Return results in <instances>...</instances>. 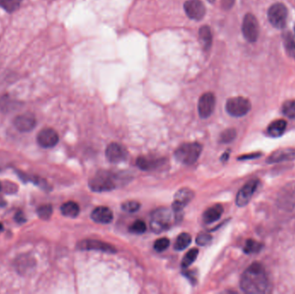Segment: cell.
<instances>
[{
  "mask_svg": "<svg viewBox=\"0 0 295 294\" xmlns=\"http://www.w3.org/2000/svg\"><path fill=\"white\" fill-rule=\"evenodd\" d=\"M240 287L246 294H264L271 291L269 276L259 262H254L244 271L241 277Z\"/></svg>",
  "mask_w": 295,
  "mask_h": 294,
  "instance_id": "6da1fadb",
  "label": "cell"
},
{
  "mask_svg": "<svg viewBox=\"0 0 295 294\" xmlns=\"http://www.w3.org/2000/svg\"><path fill=\"white\" fill-rule=\"evenodd\" d=\"M182 218V211H175L173 209L162 207L153 212L150 228L154 232H163L169 230L174 223L181 221Z\"/></svg>",
  "mask_w": 295,
  "mask_h": 294,
  "instance_id": "7a4b0ae2",
  "label": "cell"
},
{
  "mask_svg": "<svg viewBox=\"0 0 295 294\" xmlns=\"http://www.w3.org/2000/svg\"><path fill=\"white\" fill-rule=\"evenodd\" d=\"M118 176L108 171H98L89 181V187L94 192H109L117 187Z\"/></svg>",
  "mask_w": 295,
  "mask_h": 294,
  "instance_id": "3957f363",
  "label": "cell"
},
{
  "mask_svg": "<svg viewBox=\"0 0 295 294\" xmlns=\"http://www.w3.org/2000/svg\"><path fill=\"white\" fill-rule=\"evenodd\" d=\"M201 151L202 146L199 143H185L179 147L175 151V156L178 162L186 165H192L198 160Z\"/></svg>",
  "mask_w": 295,
  "mask_h": 294,
  "instance_id": "277c9868",
  "label": "cell"
},
{
  "mask_svg": "<svg viewBox=\"0 0 295 294\" xmlns=\"http://www.w3.org/2000/svg\"><path fill=\"white\" fill-rule=\"evenodd\" d=\"M288 9L283 3H274L268 10V19L276 29H284L288 20Z\"/></svg>",
  "mask_w": 295,
  "mask_h": 294,
  "instance_id": "5b68a950",
  "label": "cell"
},
{
  "mask_svg": "<svg viewBox=\"0 0 295 294\" xmlns=\"http://www.w3.org/2000/svg\"><path fill=\"white\" fill-rule=\"evenodd\" d=\"M225 109L230 116L240 117L245 116L250 111L251 109V103L246 98H231L226 102Z\"/></svg>",
  "mask_w": 295,
  "mask_h": 294,
  "instance_id": "8992f818",
  "label": "cell"
},
{
  "mask_svg": "<svg viewBox=\"0 0 295 294\" xmlns=\"http://www.w3.org/2000/svg\"><path fill=\"white\" fill-rule=\"evenodd\" d=\"M242 32L244 38L249 42H255L259 37V23L256 16L251 13H247L243 18Z\"/></svg>",
  "mask_w": 295,
  "mask_h": 294,
  "instance_id": "52a82bcc",
  "label": "cell"
},
{
  "mask_svg": "<svg viewBox=\"0 0 295 294\" xmlns=\"http://www.w3.org/2000/svg\"><path fill=\"white\" fill-rule=\"evenodd\" d=\"M259 185V181L254 179L251 181H248L246 184L241 188L240 191L238 192L236 198V203L238 206H245L250 202L251 197L253 196L256 188Z\"/></svg>",
  "mask_w": 295,
  "mask_h": 294,
  "instance_id": "ba28073f",
  "label": "cell"
},
{
  "mask_svg": "<svg viewBox=\"0 0 295 294\" xmlns=\"http://www.w3.org/2000/svg\"><path fill=\"white\" fill-rule=\"evenodd\" d=\"M216 98L212 93H205L198 100V114L201 118H207L214 111Z\"/></svg>",
  "mask_w": 295,
  "mask_h": 294,
  "instance_id": "9c48e42d",
  "label": "cell"
},
{
  "mask_svg": "<svg viewBox=\"0 0 295 294\" xmlns=\"http://www.w3.org/2000/svg\"><path fill=\"white\" fill-rule=\"evenodd\" d=\"M184 10L189 18L199 21L205 15V7L200 0H188L184 3Z\"/></svg>",
  "mask_w": 295,
  "mask_h": 294,
  "instance_id": "30bf717a",
  "label": "cell"
},
{
  "mask_svg": "<svg viewBox=\"0 0 295 294\" xmlns=\"http://www.w3.org/2000/svg\"><path fill=\"white\" fill-rule=\"evenodd\" d=\"M127 151L125 148H123V146L116 143V142H112L108 145L105 150V155L108 161L112 163H119V162L125 161L127 158Z\"/></svg>",
  "mask_w": 295,
  "mask_h": 294,
  "instance_id": "8fae6325",
  "label": "cell"
},
{
  "mask_svg": "<svg viewBox=\"0 0 295 294\" xmlns=\"http://www.w3.org/2000/svg\"><path fill=\"white\" fill-rule=\"evenodd\" d=\"M37 142L42 148L49 149L55 147L59 142L57 132L50 128L43 129L37 135Z\"/></svg>",
  "mask_w": 295,
  "mask_h": 294,
  "instance_id": "7c38bea8",
  "label": "cell"
},
{
  "mask_svg": "<svg viewBox=\"0 0 295 294\" xmlns=\"http://www.w3.org/2000/svg\"><path fill=\"white\" fill-rule=\"evenodd\" d=\"M195 197L194 192L188 188H182L175 195V200L172 204V209L175 211H182L183 208Z\"/></svg>",
  "mask_w": 295,
  "mask_h": 294,
  "instance_id": "4fadbf2b",
  "label": "cell"
},
{
  "mask_svg": "<svg viewBox=\"0 0 295 294\" xmlns=\"http://www.w3.org/2000/svg\"><path fill=\"white\" fill-rule=\"evenodd\" d=\"M78 248L82 250H99L111 254L116 252V249L113 246L96 240H84L79 243Z\"/></svg>",
  "mask_w": 295,
  "mask_h": 294,
  "instance_id": "5bb4252c",
  "label": "cell"
},
{
  "mask_svg": "<svg viewBox=\"0 0 295 294\" xmlns=\"http://www.w3.org/2000/svg\"><path fill=\"white\" fill-rule=\"evenodd\" d=\"M14 125L21 132H29L36 127V120L32 114H23L16 116Z\"/></svg>",
  "mask_w": 295,
  "mask_h": 294,
  "instance_id": "9a60e30c",
  "label": "cell"
},
{
  "mask_svg": "<svg viewBox=\"0 0 295 294\" xmlns=\"http://www.w3.org/2000/svg\"><path fill=\"white\" fill-rule=\"evenodd\" d=\"M293 160H295V149H283L272 153L269 158L267 159V162L272 164Z\"/></svg>",
  "mask_w": 295,
  "mask_h": 294,
  "instance_id": "2e32d148",
  "label": "cell"
},
{
  "mask_svg": "<svg viewBox=\"0 0 295 294\" xmlns=\"http://www.w3.org/2000/svg\"><path fill=\"white\" fill-rule=\"evenodd\" d=\"M92 219L98 223H109L113 219L112 211L105 206H98L95 208L91 214Z\"/></svg>",
  "mask_w": 295,
  "mask_h": 294,
  "instance_id": "e0dca14e",
  "label": "cell"
},
{
  "mask_svg": "<svg viewBox=\"0 0 295 294\" xmlns=\"http://www.w3.org/2000/svg\"><path fill=\"white\" fill-rule=\"evenodd\" d=\"M163 164L162 159H149L146 157H139L136 160V165L143 171H150L159 168Z\"/></svg>",
  "mask_w": 295,
  "mask_h": 294,
  "instance_id": "ac0fdd59",
  "label": "cell"
},
{
  "mask_svg": "<svg viewBox=\"0 0 295 294\" xmlns=\"http://www.w3.org/2000/svg\"><path fill=\"white\" fill-rule=\"evenodd\" d=\"M224 209L221 204H215L204 211L203 220L205 223H211L220 218Z\"/></svg>",
  "mask_w": 295,
  "mask_h": 294,
  "instance_id": "d6986e66",
  "label": "cell"
},
{
  "mask_svg": "<svg viewBox=\"0 0 295 294\" xmlns=\"http://www.w3.org/2000/svg\"><path fill=\"white\" fill-rule=\"evenodd\" d=\"M287 128V122L285 120L278 119L274 121L268 127V133L273 137H279L285 132Z\"/></svg>",
  "mask_w": 295,
  "mask_h": 294,
  "instance_id": "ffe728a7",
  "label": "cell"
},
{
  "mask_svg": "<svg viewBox=\"0 0 295 294\" xmlns=\"http://www.w3.org/2000/svg\"><path fill=\"white\" fill-rule=\"evenodd\" d=\"M199 39L202 42V45L204 50H209L211 49L212 44V34H211V28L207 25H204L200 27L199 31Z\"/></svg>",
  "mask_w": 295,
  "mask_h": 294,
  "instance_id": "44dd1931",
  "label": "cell"
},
{
  "mask_svg": "<svg viewBox=\"0 0 295 294\" xmlns=\"http://www.w3.org/2000/svg\"><path fill=\"white\" fill-rule=\"evenodd\" d=\"M62 215L68 217H76L80 213V207L74 201H68L62 204L61 207Z\"/></svg>",
  "mask_w": 295,
  "mask_h": 294,
  "instance_id": "7402d4cb",
  "label": "cell"
},
{
  "mask_svg": "<svg viewBox=\"0 0 295 294\" xmlns=\"http://www.w3.org/2000/svg\"><path fill=\"white\" fill-rule=\"evenodd\" d=\"M192 237L188 233H182L180 236L177 237V239L175 241V249L176 250H183L186 248H188V246L191 243Z\"/></svg>",
  "mask_w": 295,
  "mask_h": 294,
  "instance_id": "603a6c76",
  "label": "cell"
},
{
  "mask_svg": "<svg viewBox=\"0 0 295 294\" xmlns=\"http://www.w3.org/2000/svg\"><path fill=\"white\" fill-rule=\"evenodd\" d=\"M284 46L288 55L295 60V42L291 33H287L284 35Z\"/></svg>",
  "mask_w": 295,
  "mask_h": 294,
  "instance_id": "cb8c5ba5",
  "label": "cell"
},
{
  "mask_svg": "<svg viewBox=\"0 0 295 294\" xmlns=\"http://www.w3.org/2000/svg\"><path fill=\"white\" fill-rule=\"evenodd\" d=\"M23 0H0V7L7 12L11 13L19 8Z\"/></svg>",
  "mask_w": 295,
  "mask_h": 294,
  "instance_id": "d4e9b609",
  "label": "cell"
},
{
  "mask_svg": "<svg viewBox=\"0 0 295 294\" xmlns=\"http://www.w3.org/2000/svg\"><path fill=\"white\" fill-rule=\"evenodd\" d=\"M198 249H192L186 254L185 256L182 260V267L184 269H187L189 266H191L198 256Z\"/></svg>",
  "mask_w": 295,
  "mask_h": 294,
  "instance_id": "484cf974",
  "label": "cell"
},
{
  "mask_svg": "<svg viewBox=\"0 0 295 294\" xmlns=\"http://www.w3.org/2000/svg\"><path fill=\"white\" fill-rule=\"evenodd\" d=\"M263 249V244L256 242L255 240H247L245 246L243 248V251L246 254H254V253H258Z\"/></svg>",
  "mask_w": 295,
  "mask_h": 294,
  "instance_id": "4316f807",
  "label": "cell"
},
{
  "mask_svg": "<svg viewBox=\"0 0 295 294\" xmlns=\"http://www.w3.org/2000/svg\"><path fill=\"white\" fill-rule=\"evenodd\" d=\"M282 113L284 114L287 117L295 119V100L286 101L285 103L282 104Z\"/></svg>",
  "mask_w": 295,
  "mask_h": 294,
  "instance_id": "83f0119b",
  "label": "cell"
},
{
  "mask_svg": "<svg viewBox=\"0 0 295 294\" xmlns=\"http://www.w3.org/2000/svg\"><path fill=\"white\" fill-rule=\"evenodd\" d=\"M53 213V208L50 204H44L37 209V215L42 220L49 219Z\"/></svg>",
  "mask_w": 295,
  "mask_h": 294,
  "instance_id": "f1b7e54d",
  "label": "cell"
},
{
  "mask_svg": "<svg viewBox=\"0 0 295 294\" xmlns=\"http://www.w3.org/2000/svg\"><path fill=\"white\" fill-rule=\"evenodd\" d=\"M129 230L130 232L134 233V234H143L146 231V223L142 220H136L130 225Z\"/></svg>",
  "mask_w": 295,
  "mask_h": 294,
  "instance_id": "f546056e",
  "label": "cell"
},
{
  "mask_svg": "<svg viewBox=\"0 0 295 294\" xmlns=\"http://www.w3.org/2000/svg\"><path fill=\"white\" fill-rule=\"evenodd\" d=\"M237 136V132L234 129H228L224 130V132L221 134L220 142L223 143H229L232 142Z\"/></svg>",
  "mask_w": 295,
  "mask_h": 294,
  "instance_id": "4dcf8cb0",
  "label": "cell"
},
{
  "mask_svg": "<svg viewBox=\"0 0 295 294\" xmlns=\"http://www.w3.org/2000/svg\"><path fill=\"white\" fill-rule=\"evenodd\" d=\"M282 204L285 205H295V190H289L286 193L285 195L282 196Z\"/></svg>",
  "mask_w": 295,
  "mask_h": 294,
  "instance_id": "1f68e13d",
  "label": "cell"
},
{
  "mask_svg": "<svg viewBox=\"0 0 295 294\" xmlns=\"http://www.w3.org/2000/svg\"><path fill=\"white\" fill-rule=\"evenodd\" d=\"M169 243L170 242L168 238H166V237L160 238V239L156 240V243H154V249L157 252H163L169 248Z\"/></svg>",
  "mask_w": 295,
  "mask_h": 294,
  "instance_id": "d6a6232c",
  "label": "cell"
},
{
  "mask_svg": "<svg viewBox=\"0 0 295 294\" xmlns=\"http://www.w3.org/2000/svg\"><path fill=\"white\" fill-rule=\"evenodd\" d=\"M122 209L127 212H136L140 209V204L136 201H127L122 204Z\"/></svg>",
  "mask_w": 295,
  "mask_h": 294,
  "instance_id": "836d02e7",
  "label": "cell"
},
{
  "mask_svg": "<svg viewBox=\"0 0 295 294\" xmlns=\"http://www.w3.org/2000/svg\"><path fill=\"white\" fill-rule=\"evenodd\" d=\"M211 236L210 234L205 232H201L198 234L196 238V243L198 245L205 246L211 243Z\"/></svg>",
  "mask_w": 295,
  "mask_h": 294,
  "instance_id": "e575fe53",
  "label": "cell"
},
{
  "mask_svg": "<svg viewBox=\"0 0 295 294\" xmlns=\"http://www.w3.org/2000/svg\"><path fill=\"white\" fill-rule=\"evenodd\" d=\"M235 3V0H222L221 1V5L224 10H230Z\"/></svg>",
  "mask_w": 295,
  "mask_h": 294,
  "instance_id": "d590c367",
  "label": "cell"
},
{
  "mask_svg": "<svg viewBox=\"0 0 295 294\" xmlns=\"http://www.w3.org/2000/svg\"><path fill=\"white\" fill-rule=\"evenodd\" d=\"M261 154L259 153H254V154H250V155H242L241 157L238 158V160H250V159L258 158Z\"/></svg>",
  "mask_w": 295,
  "mask_h": 294,
  "instance_id": "8d00e7d4",
  "label": "cell"
},
{
  "mask_svg": "<svg viewBox=\"0 0 295 294\" xmlns=\"http://www.w3.org/2000/svg\"><path fill=\"white\" fill-rule=\"evenodd\" d=\"M15 219H16V222L17 223H22L23 222H25L26 219H25V217L23 216V212L22 211H19V212H17L16 214V216H15Z\"/></svg>",
  "mask_w": 295,
  "mask_h": 294,
  "instance_id": "74e56055",
  "label": "cell"
},
{
  "mask_svg": "<svg viewBox=\"0 0 295 294\" xmlns=\"http://www.w3.org/2000/svg\"><path fill=\"white\" fill-rule=\"evenodd\" d=\"M229 155H230V152L224 153V155H222V157H221V161L224 162H226L229 159Z\"/></svg>",
  "mask_w": 295,
  "mask_h": 294,
  "instance_id": "f35d334b",
  "label": "cell"
},
{
  "mask_svg": "<svg viewBox=\"0 0 295 294\" xmlns=\"http://www.w3.org/2000/svg\"><path fill=\"white\" fill-rule=\"evenodd\" d=\"M3 224H2V223H0V232H1V231H2V230H3Z\"/></svg>",
  "mask_w": 295,
  "mask_h": 294,
  "instance_id": "ab89813d",
  "label": "cell"
},
{
  "mask_svg": "<svg viewBox=\"0 0 295 294\" xmlns=\"http://www.w3.org/2000/svg\"><path fill=\"white\" fill-rule=\"evenodd\" d=\"M208 1H209V2H211V3H213L215 0H208Z\"/></svg>",
  "mask_w": 295,
  "mask_h": 294,
  "instance_id": "60d3db41",
  "label": "cell"
},
{
  "mask_svg": "<svg viewBox=\"0 0 295 294\" xmlns=\"http://www.w3.org/2000/svg\"><path fill=\"white\" fill-rule=\"evenodd\" d=\"M1 188H2V184H1V182H0V190H1Z\"/></svg>",
  "mask_w": 295,
  "mask_h": 294,
  "instance_id": "b9f144b4",
  "label": "cell"
},
{
  "mask_svg": "<svg viewBox=\"0 0 295 294\" xmlns=\"http://www.w3.org/2000/svg\"></svg>",
  "mask_w": 295,
  "mask_h": 294,
  "instance_id": "7bdbcfd3",
  "label": "cell"
}]
</instances>
